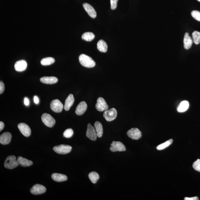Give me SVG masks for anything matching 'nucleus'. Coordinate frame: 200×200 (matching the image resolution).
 I'll use <instances>...</instances> for the list:
<instances>
[{"mask_svg":"<svg viewBox=\"0 0 200 200\" xmlns=\"http://www.w3.org/2000/svg\"><path fill=\"white\" fill-rule=\"evenodd\" d=\"M127 134L129 138L133 140H138L141 138L142 136L141 132L137 128L131 129L128 130Z\"/></svg>","mask_w":200,"mask_h":200,"instance_id":"9d476101","label":"nucleus"},{"mask_svg":"<svg viewBox=\"0 0 200 200\" xmlns=\"http://www.w3.org/2000/svg\"><path fill=\"white\" fill-rule=\"evenodd\" d=\"M52 179L54 181L57 182H62L67 181V176L65 174H58L54 173L52 174L51 176Z\"/></svg>","mask_w":200,"mask_h":200,"instance_id":"412c9836","label":"nucleus"},{"mask_svg":"<svg viewBox=\"0 0 200 200\" xmlns=\"http://www.w3.org/2000/svg\"><path fill=\"white\" fill-rule=\"evenodd\" d=\"M118 0H111V8L112 10H115L117 6Z\"/></svg>","mask_w":200,"mask_h":200,"instance_id":"473e14b6","label":"nucleus"},{"mask_svg":"<svg viewBox=\"0 0 200 200\" xmlns=\"http://www.w3.org/2000/svg\"><path fill=\"white\" fill-rule=\"evenodd\" d=\"M89 178L91 182L93 184H96L99 178V176L97 172H92L89 174Z\"/></svg>","mask_w":200,"mask_h":200,"instance_id":"bb28decb","label":"nucleus"},{"mask_svg":"<svg viewBox=\"0 0 200 200\" xmlns=\"http://www.w3.org/2000/svg\"><path fill=\"white\" fill-rule=\"evenodd\" d=\"M40 81L43 84H53L57 83L58 81V79L54 77H45L41 78L40 79Z\"/></svg>","mask_w":200,"mask_h":200,"instance_id":"6ab92c4d","label":"nucleus"},{"mask_svg":"<svg viewBox=\"0 0 200 200\" xmlns=\"http://www.w3.org/2000/svg\"><path fill=\"white\" fill-rule=\"evenodd\" d=\"M184 200H199V198L197 196H195L194 197L188 198L186 197L184 198Z\"/></svg>","mask_w":200,"mask_h":200,"instance_id":"f704fd0d","label":"nucleus"},{"mask_svg":"<svg viewBox=\"0 0 200 200\" xmlns=\"http://www.w3.org/2000/svg\"><path fill=\"white\" fill-rule=\"evenodd\" d=\"M95 107L96 110L100 112L105 111L109 108L105 99L101 97L98 98Z\"/></svg>","mask_w":200,"mask_h":200,"instance_id":"1a4fd4ad","label":"nucleus"},{"mask_svg":"<svg viewBox=\"0 0 200 200\" xmlns=\"http://www.w3.org/2000/svg\"><path fill=\"white\" fill-rule=\"evenodd\" d=\"M55 62V59L53 57H47L42 59L40 63L43 66H48L51 65Z\"/></svg>","mask_w":200,"mask_h":200,"instance_id":"a878e982","label":"nucleus"},{"mask_svg":"<svg viewBox=\"0 0 200 200\" xmlns=\"http://www.w3.org/2000/svg\"><path fill=\"white\" fill-rule=\"evenodd\" d=\"M17 160L19 164L22 167H28L33 165V162L21 157H19Z\"/></svg>","mask_w":200,"mask_h":200,"instance_id":"aec40b11","label":"nucleus"},{"mask_svg":"<svg viewBox=\"0 0 200 200\" xmlns=\"http://www.w3.org/2000/svg\"><path fill=\"white\" fill-rule=\"evenodd\" d=\"M50 107L52 111L56 113L61 112L64 108L63 105L58 99L53 100L50 103Z\"/></svg>","mask_w":200,"mask_h":200,"instance_id":"423d86ee","label":"nucleus"},{"mask_svg":"<svg viewBox=\"0 0 200 200\" xmlns=\"http://www.w3.org/2000/svg\"><path fill=\"white\" fill-rule=\"evenodd\" d=\"M19 164L15 156H9L7 157L4 163V167L7 169H13L18 167Z\"/></svg>","mask_w":200,"mask_h":200,"instance_id":"f03ea898","label":"nucleus"},{"mask_svg":"<svg viewBox=\"0 0 200 200\" xmlns=\"http://www.w3.org/2000/svg\"><path fill=\"white\" fill-rule=\"evenodd\" d=\"M111 146L110 150L112 152H123L126 150L125 146L120 142L113 141Z\"/></svg>","mask_w":200,"mask_h":200,"instance_id":"0eeeda50","label":"nucleus"},{"mask_svg":"<svg viewBox=\"0 0 200 200\" xmlns=\"http://www.w3.org/2000/svg\"><path fill=\"white\" fill-rule=\"evenodd\" d=\"M97 48L100 52L105 53L107 51L108 45L104 40H99L98 42Z\"/></svg>","mask_w":200,"mask_h":200,"instance_id":"4be33fe9","label":"nucleus"},{"mask_svg":"<svg viewBox=\"0 0 200 200\" xmlns=\"http://www.w3.org/2000/svg\"><path fill=\"white\" fill-rule=\"evenodd\" d=\"M79 59L81 65L84 67L91 68L96 65L94 60L91 57L85 54H82L80 55Z\"/></svg>","mask_w":200,"mask_h":200,"instance_id":"f257e3e1","label":"nucleus"},{"mask_svg":"<svg viewBox=\"0 0 200 200\" xmlns=\"http://www.w3.org/2000/svg\"><path fill=\"white\" fill-rule=\"evenodd\" d=\"M63 135L64 137H65L66 138H70L74 135L73 130L72 129H68L64 131Z\"/></svg>","mask_w":200,"mask_h":200,"instance_id":"c756f323","label":"nucleus"},{"mask_svg":"<svg viewBox=\"0 0 200 200\" xmlns=\"http://www.w3.org/2000/svg\"><path fill=\"white\" fill-rule=\"evenodd\" d=\"M5 126L4 123L2 122H0V131H1L4 128Z\"/></svg>","mask_w":200,"mask_h":200,"instance_id":"4c0bfd02","label":"nucleus"},{"mask_svg":"<svg viewBox=\"0 0 200 200\" xmlns=\"http://www.w3.org/2000/svg\"><path fill=\"white\" fill-rule=\"evenodd\" d=\"M42 122L46 126L52 128L55 125L56 121L54 119L50 114L43 113L41 116Z\"/></svg>","mask_w":200,"mask_h":200,"instance_id":"20e7f679","label":"nucleus"},{"mask_svg":"<svg viewBox=\"0 0 200 200\" xmlns=\"http://www.w3.org/2000/svg\"><path fill=\"white\" fill-rule=\"evenodd\" d=\"M95 36L94 33L91 32H87L83 34L82 36L83 40L86 41L90 42L95 38Z\"/></svg>","mask_w":200,"mask_h":200,"instance_id":"393cba45","label":"nucleus"},{"mask_svg":"<svg viewBox=\"0 0 200 200\" xmlns=\"http://www.w3.org/2000/svg\"><path fill=\"white\" fill-rule=\"evenodd\" d=\"M24 104L25 105L28 106L29 104V100L28 98H25L24 99Z\"/></svg>","mask_w":200,"mask_h":200,"instance_id":"c9c22d12","label":"nucleus"},{"mask_svg":"<svg viewBox=\"0 0 200 200\" xmlns=\"http://www.w3.org/2000/svg\"><path fill=\"white\" fill-rule=\"evenodd\" d=\"M191 15L195 19L200 21V12L198 11H193L191 12Z\"/></svg>","mask_w":200,"mask_h":200,"instance_id":"7c9ffc66","label":"nucleus"},{"mask_svg":"<svg viewBox=\"0 0 200 200\" xmlns=\"http://www.w3.org/2000/svg\"><path fill=\"white\" fill-rule=\"evenodd\" d=\"M172 142L173 140L172 139H171L165 142V143L158 145L157 147V150H163L169 146L172 143Z\"/></svg>","mask_w":200,"mask_h":200,"instance_id":"c85d7f7f","label":"nucleus"},{"mask_svg":"<svg viewBox=\"0 0 200 200\" xmlns=\"http://www.w3.org/2000/svg\"><path fill=\"white\" fill-rule=\"evenodd\" d=\"M117 116V112L114 108H111L105 111L103 116L107 121L111 122L116 119Z\"/></svg>","mask_w":200,"mask_h":200,"instance_id":"39448f33","label":"nucleus"},{"mask_svg":"<svg viewBox=\"0 0 200 200\" xmlns=\"http://www.w3.org/2000/svg\"><path fill=\"white\" fill-rule=\"evenodd\" d=\"M192 39L190 36L189 33H186L184 36V47L186 50H188L191 48L193 43Z\"/></svg>","mask_w":200,"mask_h":200,"instance_id":"a211bd4d","label":"nucleus"},{"mask_svg":"<svg viewBox=\"0 0 200 200\" xmlns=\"http://www.w3.org/2000/svg\"><path fill=\"white\" fill-rule=\"evenodd\" d=\"M12 139L11 134L9 132L3 133L0 136V143L3 145L8 144L11 142Z\"/></svg>","mask_w":200,"mask_h":200,"instance_id":"ddd939ff","label":"nucleus"},{"mask_svg":"<svg viewBox=\"0 0 200 200\" xmlns=\"http://www.w3.org/2000/svg\"><path fill=\"white\" fill-rule=\"evenodd\" d=\"M87 108V105L84 101L81 102L76 108L75 113L78 115H82L85 112Z\"/></svg>","mask_w":200,"mask_h":200,"instance_id":"dca6fc26","label":"nucleus"},{"mask_svg":"<svg viewBox=\"0 0 200 200\" xmlns=\"http://www.w3.org/2000/svg\"><path fill=\"white\" fill-rule=\"evenodd\" d=\"M189 106L188 102L186 101H183L180 103L178 107V108L177 111L179 112H184L188 109Z\"/></svg>","mask_w":200,"mask_h":200,"instance_id":"b1692460","label":"nucleus"},{"mask_svg":"<svg viewBox=\"0 0 200 200\" xmlns=\"http://www.w3.org/2000/svg\"><path fill=\"white\" fill-rule=\"evenodd\" d=\"M46 191L47 189L44 186L41 184H36L30 189V192L33 195H38L44 194Z\"/></svg>","mask_w":200,"mask_h":200,"instance_id":"f8f14e48","label":"nucleus"},{"mask_svg":"<svg viewBox=\"0 0 200 200\" xmlns=\"http://www.w3.org/2000/svg\"><path fill=\"white\" fill-rule=\"evenodd\" d=\"M192 40L196 45L200 43V33L197 31H195L192 33Z\"/></svg>","mask_w":200,"mask_h":200,"instance_id":"cd10ccee","label":"nucleus"},{"mask_svg":"<svg viewBox=\"0 0 200 200\" xmlns=\"http://www.w3.org/2000/svg\"><path fill=\"white\" fill-rule=\"evenodd\" d=\"M74 98L73 95L70 94L67 96L65 102V104L64 105V108L66 111H69L73 105L74 102Z\"/></svg>","mask_w":200,"mask_h":200,"instance_id":"f3484780","label":"nucleus"},{"mask_svg":"<svg viewBox=\"0 0 200 200\" xmlns=\"http://www.w3.org/2000/svg\"><path fill=\"white\" fill-rule=\"evenodd\" d=\"M83 7L86 11L91 18H95L96 16V12L94 8L91 5L88 3H84L83 4Z\"/></svg>","mask_w":200,"mask_h":200,"instance_id":"2eb2a0df","label":"nucleus"},{"mask_svg":"<svg viewBox=\"0 0 200 200\" xmlns=\"http://www.w3.org/2000/svg\"><path fill=\"white\" fill-rule=\"evenodd\" d=\"M34 102L36 104H38L39 103V98L37 96H35L34 97Z\"/></svg>","mask_w":200,"mask_h":200,"instance_id":"e433bc0d","label":"nucleus"},{"mask_svg":"<svg viewBox=\"0 0 200 200\" xmlns=\"http://www.w3.org/2000/svg\"><path fill=\"white\" fill-rule=\"evenodd\" d=\"M86 135L88 138L92 141H95L97 139L98 136L95 129L91 124L89 123L88 125Z\"/></svg>","mask_w":200,"mask_h":200,"instance_id":"6e6552de","label":"nucleus"},{"mask_svg":"<svg viewBox=\"0 0 200 200\" xmlns=\"http://www.w3.org/2000/svg\"><path fill=\"white\" fill-rule=\"evenodd\" d=\"M72 147L68 145H61L55 146L53 150L56 153L59 154L65 155L70 153L72 150Z\"/></svg>","mask_w":200,"mask_h":200,"instance_id":"7ed1b4c3","label":"nucleus"},{"mask_svg":"<svg viewBox=\"0 0 200 200\" xmlns=\"http://www.w3.org/2000/svg\"><path fill=\"white\" fill-rule=\"evenodd\" d=\"M5 84L2 81L0 82V94H2L5 90Z\"/></svg>","mask_w":200,"mask_h":200,"instance_id":"72a5a7b5","label":"nucleus"},{"mask_svg":"<svg viewBox=\"0 0 200 200\" xmlns=\"http://www.w3.org/2000/svg\"><path fill=\"white\" fill-rule=\"evenodd\" d=\"M18 127L20 131L25 137L29 136L31 134V130L26 124L21 123L19 124Z\"/></svg>","mask_w":200,"mask_h":200,"instance_id":"9b49d317","label":"nucleus"},{"mask_svg":"<svg viewBox=\"0 0 200 200\" xmlns=\"http://www.w3.org/2000/svg\"><path fill=\"white\" fill-rule=\"evenodd\" d=\"M27 67V63L26 61L21 60L15 63L14 65L15 70L18 72H22L26 70Z\"/></svg>","mask_w":200,"mask_h":200,"instance_id":"4468645a","label":"nucleus"},{"mask_svg":"<svg viewBox=\"0 0 200 200\" xmlns=\"http://www.w3.org/2000/svg\"><path fill=\"white\" fill-rule=\"evenodd\" d=\"M192 166L195 170L200 172V159H197L194 163Z\"/></svg>","mask_w":200,"mask_h":200,"instance_id":"2f4dec72","label":"nucleus"},{"mask_svg":"<svg viewBox=\"0 0 200 200\" xmlns=\"http://www.w3.org/2000/svg\"><path fill=\"white\" fill-rule=\"evenodd\" d=\"M94 126L98 137L99 138H101L103 134L102 124L99 122L96 121L94 124Z\"/></svg>","mask_w":200,"mask_h":200,"instance_id":"5701e85b","label":"nucleus"},{"mask_svg":"<svg viewBox=\"0 0 200 200\" xmlns=\"http://www.w3.org/2000/svg\"><path fill=\"white\" fill-rule=\"evenodd\" d=\"M198 1L200 2V0H198Z\"/></svg>","mask_w":200,"mask_h":200,"instance_id":"58836bf2","label":"nucleus"}]
</instances>
